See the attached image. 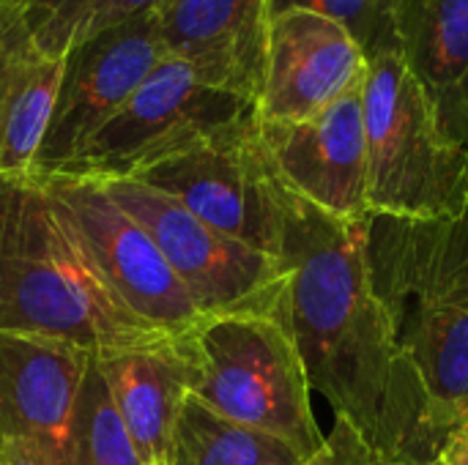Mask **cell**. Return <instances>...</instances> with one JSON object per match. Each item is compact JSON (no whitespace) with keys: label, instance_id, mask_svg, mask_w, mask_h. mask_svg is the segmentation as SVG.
Returning a JSON list of instances; mask_svg holds the SVG:
<instances>
[{"label":"cell","instance_id":"cell-22","mask_svg":"<svg viewBox=\"0 0 468 465\" xmlns=\"http://www.w3.org/2000/svg\"><path fill=\"white\" fill-rule=\"evenodd\" d=\"M310 465H444L441 460H433V463H395V460H387L381 458L378 452H373L362 439L359 433L343 422V419H335V428L332 433L326 436V444L324 449L310 460Z\"/></svg>","mask_w":468,"mask_h":465},{"label":"cell","instance_id":"cell-3","mask_svg":"<svg viewBox=\"0 0 468 465\" xmlns=\"http://www.w3.org/2000/svg\"><path fill=\"white\" fill-rule=\"evenodd\" d=\"M0 329L93 359L170 340L112 293L38 175H0Z\"/></svg>","mask_w":468,"mask_h":465},{"label":"cell","instance_id":"cell-4","mask_svg":"<svg viewBox=\"0 0 468 465\" xmlns=\"http://www.w3.org/2000/svg\"><path fill=\"white\" fill-rule=\"evenodd\" d=\"M367 140V214L461 219L468 214V145L441 126L403 60L400 44L367 55L362 88Z\"/></svg>","mask_w":468,"mask_h":465},{"label":"cell","instance_id":"cell-2","mask_svg":"<svg viewBox=\"0 0 468 465\" xmlns=\"http://www.w3.org/2000/svg\"><path fill=\"white\" fill-rule=\"evenodd\" d=\"M365 252L392 340L425 389L428 447L439 460L468 422V214H367Z\"/></svg>","mask_w":468,"mask_h":465},{"label":"cell","instance_id":"cell-23","mask_svg":"<svg viewBox=\"0 0 468 465\" xmlns=\"http://www.w3.org/2000/svg\"><path fill=\"white\" fill-rule=\"evenodd\" d=\"M22 36H25V27L16 19V14L0 5V118H3V104H5L11 71H14V58H16Z\"/></svg>","mask_w":468,"mask_h":465},{"label":"cell","instance_id":"cell-15","mask_svg":"<svg viewBox=\"0 0 468 465\" xmlns=\"http://www.w3.org/2000/svg\"><path fill=\"white\" fill-rule=\"evenodd\" d=\"M107 395L134 449L148 465H167L192 373L181 337L96 359Z\"/></svg>","mask_w":468,"mask_h":465},{"label":"cell","instance_id":"cell-14","mask_svg":"<svg viewBox=\"0 0 468 465\" xmlns=\"http://www.w3.org/2000/svg\"><path fill=\"white\" fill-rule=\"evenodd\" d=\"M162 52L206 85L258 104L271 25V0H162Z\"/></svg>","mask_w":468,"mask_h":465},{"label":"cell","instance_id":"cell-19","mask_svg":"<svg viewBox=\"0 0 468 465\" xmlns=\"http://www.w3.org/2000/svg\"><path fill=\"white\" fill-rule=\"evenodd\" d=\"M162 0H0L14 11L36 49L49 58H66L82 41L118 27Z\"/></svg>","mask_w":468,"mask_h":465},{"label":"cell","instance_id":"cell-10","mask_svg":"<svg viewBox=\"0 0 468 465\" xmlns=\"http://www.w3.org/2000/svg\"><path fill=\"white\" fill-rule=\"evenodd\" d=\"M165 58L156 14L145 11L110 27L63 58V77L33 175L69 167L93 134L134 96Z\"/></svg>","mask_w":468,"mask_h":465},{"label":"cell","instance_id":"cell-12","mask_svg":"<svg viewBox=\"0 0 468 465\" xmlns=\"http://www.w3.org/2000/svg\"><path fill=\"white\" fill-rule=\"evenodd\" d=\"M367 55L335 19L313 11L271 16L258 121H302L365 85Z\"/></svg>","mask_w":468,"mask_h":465},{"label":"cell","instance_id":"cell-18","mask_svg":"<svg viewBox=\"0 0 468 465\" xmlns=\"http://www.w3.org/2000/svg\"><path fill=\"white\" fill-rule=\"evenodd\" d=\"M167 465H310L288 441L236 425L186 397Z\"/></svg>","mask_w":468,"mask_h":465},{"label":"cell","instance_id":"cell-8","mask_svg":"<svg viewBox=\"0 0 468 465\" xmlns=\"http://www.w3.org/2000/svg\"><path fill=\"white\" fill-rule=\"evenodd\" d=\"M99 181L151 233L203 318L236 312L277 315L285 260L219 233L178 200L143 181Z\"/></svg>","mask_w":468,"mask_h":465},{"label":"cell","instance_id":"cell-1","mask_svg":"<svg viewBox=\"0 0 468 465\" xmlns=\"http://www.w3.org/2000/svg\"><path fill=\"white\" fill-rule=\"evenodd\" d=\"M365 222L296 200L277 318L291 332L313 392L359 439L395 463H433L425 389L392 340L370 285Z\"/></svg>","mask_w":468,"mask_h":465},{"label":"cell","instance_id":"cell-21","mask_svg":"<svg viewBox=\"0 0 468 465\" xmlns=\"http://www.w3.org/2000/svg\"><path fill=\"white\" fill-rule=\"evenodd\" d=\"M398 0H271V16L285 11H313L340 22L370 55L373 49L398 41L395 33Z\"/></svg>","mask_w":468,"mask_h":465},{"label":"cell","instance_id":"cell-16","mask_svg":"<svg viewBox=\"0 0 468 465\" xmlns=\"http://www.w3.org/2000/svg\"><path fill=\"white\" fill-rule=\"evenodd\" d=\"M395 33L441 126L468 145V0H398Z\"/></svg>","mask_w":468,"mask_h":465},{"label":"cell","instance_id":"cell-6","mask_svg":"<svg viewBox=\"0 0 468 465\" xmlns=\"http://www.w3.org/2000/svg\"><path fill=\"white\" fill-rule=\"evenodd\" d=\"M132 178L170 195L219 233L282 260L299 195L274 170L255 118L178 151Z\"/></svg>","mask_w":468,"mask_h":465},{"label":"cell","instance_id":"cell-11","mask_svg":"<svg viewBox=\"0 0 468 465\" xmlns=\"http://www.w3.org/2000/svg\"><path fill=\"white\" fill-rule=\"evenodd\" d=\"M362 88L302 121L255 118L258 137L285 186L337 219L367 217Z\"/></svg>","mask_w":468,"mask_h":465},{"label":"cell","instance_id":"cell-9","mask_svg":"<svg viewBox=\"0 0 468 465\" xmlns=\"http://www.w3.org/2000/svg\"><path fill=\"white\" fill-rule=\"evenodd\" d=\"M38 178L60 203L104 282L137 318L170 337H181L203 321L151 233L99 178L66 173Z\"/></svg>","mask_w":468,"mask_h":465},{"label":"cell","instance_id":"cell-13","mask_svg":"<svg viewBox=\"0 0 468 465\" xmlns=\"http://www.w3.org/2000/svg\"><path fill=\"white\" fill-rule=\"evenodd\" d=\"M93 356L0 329V449H27L66 463L77 397Z\"/></svg>","mask_w":468,"mask_h":465},{"label":"cell","instance_id":"cell-25","mask_svg":"<svg viewBox=\"0 0 468 465\" xmlns=\"http://www.w3.org/2000/svg\"><path fill=\"white\" fill-rule=\"evenodd\" d=\"M0 465H52L27 449H0Z\"/></svg>","mask_w":468,"mask_h":465},{"label":"cell","instance_id":"cell-24","mask_svg":"<svg viewBox=\"0 0 468 465\" xmlns=\"http://www.w3.org/2000/svg\"><path fill=\"white\" fill-rule=\"evenodd\" d=\"M439 460L444 465H468V422H463L441 449Z\"/></svg>","mask_w":468,"mask_h":465},{"label":"cell","instance_id":"cell-17","mask_svg":"<svg viewBox=\"0 0 468 465\" xmlns=\"http://www.w3.org/2000/svg\"><path fill=\"white\" fill-rule=\"evenodd\" d=\"M60 77L63 60L36 49L25 30L0 118V175H33L55 112Z\"/></svg>","mask_w":468,"mask_h":465},{"label":"cell","instance_id":"cell-20","mask_svg":"<svg viewBox=\"0 0 468 465\" xmlns=\"http://www.w3.org/2000/svg\"><path fill=\"white\" fill-rule=\"evenodd\" d=\"M63 465H148L115 414L96 359H90L77 397Z\"/></svg>","mask_w":468,"mask_h":465},{"label":"cell","instance_id":"cell-5","mask_svg":"<svg viewBox=\"0 0 468 465\" xmlns=\"http://www.w3.org/2000/svg\"><path fill=\"white\" fill-rule=\"evenodd\" d=\"M181 343L195 400L236 425L288 441L307 460L324 449L304 362L274 312L203 318Z\"/></svg>","mask_w":468,"mask_h":465},{"label":"cell","instance_id":"cell-7","mask_svg":"<svg viewBox=\"0 0 468 465\" xmlns=\"http://www.w3.org/2000/svg\"><path fill=\"white\" fill-rule=\"evenodd\" d=\"M250 118H255V101L206 85L184 63L165 55L134 96L60 173L132 178Z\"/></svg>","mask_w":468,"mask_h":465}]
</instances>
